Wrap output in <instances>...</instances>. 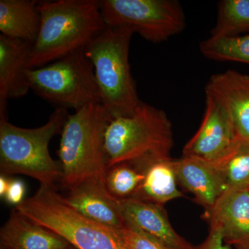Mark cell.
I'll return each instance as SVG.
<instances>
[{
    "mask_svg": "<svg viewBox=\"0 0 249 249\" xmlns=\"http://www.w3.org/2000/svg\"><path fill=\"white\" fill-rule=\"evenodd\" d=\"M40 31L33 44L31 69L84 49L106 25L97 0L38 1Z\"/></svg>",
    "mask_w": 249,
    "mask_h": 249,
    "instance_id": "6da1fadb",
    "label": "cell"
},
{
    "mask_svg": "<svg viewBox=\"0 0 249 249\" xmlns=\"http://www.w3.org/2000/svg\"><path fill=\"white\" fill-rule=\"evenodd\" d=\"M173 126L164 111L141 102L131 116L111 119L105 136L107 169L128 163L144 172L157 160L172 159Z\"/></svg>",
    "mask_w": 249,
    "mask_h": 249,
    "instance_id": "7a4b0ae2",
    "label": "cell"
},
{
    "mask_svg": "<svg viewBox=\"0 0 249 249\" xmlns=\"http://www.w3.org/2000/svg\"><path fill=\"white\" fill-rule=\"evenodd\" d=\"M133 34L127 27H106L84 48L93 65L101 104L111 119L132 115L142 102L129 62Z\"/></svg>",
    "mask_w": 249,
    "mask_h": 249,
    "instance_id": "3957f363",
    "label": "cell"
},
{
    "mask_svg": "<svg viewBox=\"0 0 249 249\" xmlns=\"http://www.w3.org/2000/svg\"><path fill=\"white\" fill-rule=\"evenodd\" d=\"M111 117L101 103L69 114L62 129L58 155L65 188L88 178L105 181L107 171L105 136Z\"/></svg>",
    "mask_w": 249,
    "mask_h": 249,
    "instance_id": "277c9868",
    "label": "cell"
},
{
    "mask_svg": "<svg viewBox=\"0 0 249 249\" xmlns=\"http://www.w3.org/2000/svg\"><path fill=\"white\" fill-rule=\"evenodd\" d=\"M69 114L57 108L43 125L28 129L0 119V170L1 175H24L40 185L53 187L62 178L61 168L51 157V140L61 133Z\"/></svg>",
    "mask_w": 249,
    "mask_h": 249,
    "instance_id": "5b68a950",
    "label": "cell"
},
{
    "mask_svg": "<svg viewBox=\"0 0 249 249\" xmlns=\"http://www.w3.org/2000/svg\"><path fill=\"white\" fill-rule=\"evenodd\" d=\"M15 209L58 234L76 249H126L121 231L106 227L67 204L54 187L40 185Z\"/></svg>",
    "mask_w": 249,
    "mask_h": 249,
    "instance_id": "8992f818",
    "label": "cell"
},
{
    "mask_svg": "<svg viewBox=\"0 0 249 249\" xmlns=\"http://www.w3.org/2000/svg\"><path fill=\"white\" fill-rule=\"evenodd\" d=\"M26 76L34 93L60 107L77 111L91 103H101L93 65L84 49L45 66L29 69Z\"/></svg>",
    "mask_w": 249,
    "mask_h": 249,
    "instance_id": "52a82bcc",
    "label": "cell"
},
{
    "mask_svg": "<svg viewBox=\"0 0 249 249\" xmlns=\"http://www.w3.org/2000/svg\"><path fill=\"white\" fill-rule=\"evenodd\" d=\"M100 6L106 27L129 28L152 43L168 40L186 26L176 0H103Z\"/></svg>",
    "mask_w": 249,
    "mask_h": 249,
    "instance_id": "ba28073f",
    "label": "cell"
},
{
    "mask_svg": "<svg viewBox=\"0 0 249 249\" xmlns=\"http://www.w3.org/2000/svg\"><path fill=\"white\" fill-rule=\"evenodd\" d=\"M237 138L231 118L222 103L206 91V109L197 132L183 150V157L214 162Z\"/></svg>",
    "mask_w": 249,
    "mask_h": 249,
    "instance_id": "9c48e42d",
    "label": "cell"
},
{
    "mask_svg": "<svg viewBox=\"0 0 249 249\" xmlns=\"http://www.w3.org/2000/svg\"><path fill=\"white\" fill-rule=\"evenodd\" d=\"M119 201L125 227L151 237L168 249H196L173 229L163 205L137 198Z\"/></svg>",
    "mask_w": 249,
    "mask_h": 249,
    "instance_id": "30bf717a",
    "label": "cell"
},
{
    "mask_svg": "<svg viewBox=\"0 0 249 249\" xmlns=\"http://www.w3.org/2000/svg\"><path fill=\"white\" fill-rule=\"evenodd\" d=\"M204 219L222 229L227 245L249 249V189L227 190L206 210Z\"/></svg>",
    "mask_w": 249,
    "mask_h": 249,
    "instance_id": "8fae6325",
    "label": "cell"
},
{
    "mask_svg": "<svg viewBox=\"0 0 249 249\" xmlns=\"http://www.w3.org/2000/svg\"><path fill=\"white\" fill-rule=\"evenodd\" d=\"M32 46L0 36V119H7L8 100L23 97L30 89L26 71L31 69Z\"/></svg>",
    "mask_w": 249,
    "mask_h": 249,
    "instance_id": "7c38bea8",
    "label": "cell"
},
{
    "mask_svg": "<svg viewBox=\"0 0 249 249\" xmlns=\"http://www.w3.org/2000/svg\"><path fill=\"white\" fill-rule=\"evenodd\" d=\"M69 191L64 199L80 214L116 230H122L125 227L120 201L108 192L105 181L88 178Z\"/></svg>",
    "mask_w": 249,
    "mask_h": 249,
    "instance_id": "4fadbf2b",
    "label": "cell"
},
{
    "mask_svg": "<svg viewBox=\"0 0 249 249\" xmlns=\"http://www.w3.org/2000/svg\"><path fill=\"white\" fill-rule=\"evenodd\" d=\"M206 91L217 98L231 118L237 137L249 142V76L228 70L213 75Z\"/></svg>",
    "mask_w": 249,
    "mask_h": 249,
    "instance_id": "5bb4252c",
    "label": "cell"
},
{
    "mask_svg": "<svg viewBox=\"0 0 249 249\" xmlns=\"http://www.w3.org/2000/svg\"><path fill=\"white\" fill-rule=\"evenodd\" d=\"M174 166L178 182L193 194L205 210L212 207L227 191L222 175L213 162L183 157L174 160Z\"/></svg>",
    "mask_w": 249,
    "mask_h": 249,
    "instance_id": "9a60e30c",
    "label": "cell"
},
{
    "mask_svg": "<svg viewBox=\"0 0 249 249\" xmlns=\"http://www.w3.org/2000/svg\"><path fill=\"white\" fill-rule=\"evenodd\" d=\"M0 241L4 249H67L71 245L58 234L16 209L1 228Z\"/></svg>",
    "mask_w": 249,
    "mask_h": 249,
    "instance_id": "2e32d148",
    "label": "cell"
},
{
    "mask_svg": "<svg viewBox=\"0 0 249 249\" xmlns=\"http://www.w3.org/2000/svg\"><path fill=\"white\" fill-rule=\"evenodd\" d=\"M37 4L36 0H0L1 35L34 44L41 24Z\"/></svg>",
    "mask_w": 249,
    "mask_h": 249,
    "instance_id": "e0dca14e",
    "label": "cell"
},
{
    "mask_svg": "<svg viewBox=\"0 0 249 249\" xmlns=\"http://www.w3.org/2000/svg\"><path fill=\"white\" fill-rule=\"evenodd\" d=\"M144 176L140 189L134 198L163 206L184 196L178 187L173 158L151 163L144 170Z\"/></svg>",
    "mask_w": 249,
    "mask_h": 249,
    "instance_id": "ac0fdd59",
    "label": "cell"
},
{
    "mask_svg": "<svg viewBox=\"0 0 249 249\" xmlns=\"http://www.w3.org/2000/svg\"><path fill=\"white\" fill-rule=\"evenodd\" d=\"M227 190L249 189V142L237 137L228 151L213 162Z\"/></svg>",
    "mask_w": 249,
    "mask_h": 249,
    "instance_id": "d6986e66",
    "label": "cell"
},
{
    "mask_svg": "<svg viewBox=\"0 0 249 249\" xmlns=\"http://www.w3.org/2000/svg\"><path fill=\"white\" fill-rule=\"evenodd\" d=\"M249 31V0H222L218 3L212 37H232Z\"/></svg>",
    "mask_w": 249,
    "mask_h": 249,
    "instance_id": "ffe728a7",
    "label": "cell"
},
{
    "mask_svg": "<svg viewBox=\"0 0 249 249\" xmlns=\"http://www.w3.org/2000/svg\"><path fill=\"white\" fill-rule=\"evenodd\" d=\"M199 49L201 54L210 60L249 64V35L209 37L201 42Z\"/></svg>",
    "mask_w": 249,
    "mask_h": 249,
    "instance_id": "44dd1931",
    "label": "cell"
},
{
    "mask_svg": "<svg viewBox=\"0 0 249 249\" xmlns=\"http://www.w3.org/2000/svg\"><path fill=\"white\" fill-rule=\"evenodd\" d=\"M144 172L128 163L116 164L108 168L106 188L119 200L135 197L143 181Z\"/></svg>",
    "mask_w": 249,
    "mask_h": 249,
    "instance_id": "7402d4cb",
    "label": "cell"
},
{
    "mask_svg": "<svg viewBox=\"0 0 249 249\" xmlns=\"http://www.w3.org/2000/svg\"><path fill=\"white\" fill-rule=\"evenodd\" d=\"M126 249H168L142 232L124 227L121 230Z\"/></svg>",
    "mask_w": 249,
    "mask_h": 249,
    "instance_id": "603a6c76",
    "label": "cell"
},
{
    "mask_svg": "<svg viewBox=\"0 0 249 249\" xmlns=\"http://www.w3.org/2000/svg\"><path fill=\"white\" fill-rule=\"evenodd\" d=\"M222 229L217 227H210L209 235L200 245L196 249H231L229 245H225Z\"/></svg>",
    "mask_w": 249,
    "mask_h": 249,
    "instance_id": "cb8c5ba5",
    "label": "cell"
},
{
    "mask_svg": "<svg viewBox=\"0 0 249 249\" xmlns=\"http://www.w3.org/2000/svg\"><path fill=\"white\" fill-rule=\"evenodd\" d=\"M25 191V186L22 181L18 179L11 180L4 197L8 203L17 206L24 200Z\"/></svg>",
    "mask_w": 249,
    "mask_h": 249,
    "instance_id": "d4e9b609",
    "label": "cell"
},
{
    "mask_svg": "<svg viewBox=\"0 0 249 249\" xmlns=\"http://www.w3.org/2000/svg\"><path fill=\"white\" fill-rule=\"evenodd\" d=\"M10 181L9 178H6L4 175H1L0 177V196L4 197L8 188H9Z\"/></svg>",
    "mask_w": 249,
    "mask_h": 249,
    "instance_id": "484cf974",
    "label": "cell"
},
{
    "mask_svg": "<svg viewBox=\"0 0 249 249\" xmlns=\"http://www.w3.org/2000/svg\"></svg>",
    "mask_w": 249,
    "mask_h": 249,
    "instance_id": "4316f807",
    "label": "cell"
}]
</instances>
